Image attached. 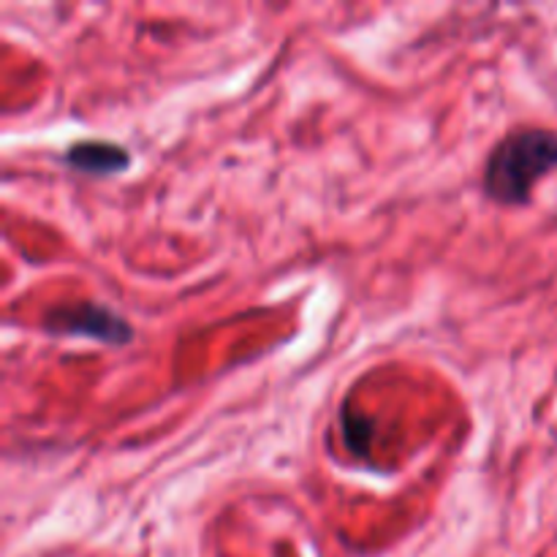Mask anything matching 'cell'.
<instances>
[{"label": "cell", "mask_w": 557, "mask_h": 557, "mask_svg": "<svg viewBox=\"0 0 557 557\" xmlns=\"http://www.w3.org/2000/svg\"><path fill=\"white\" fill-rule=\"evenodd\" d=\"M63 161L85 177H114L131 166V152L117 141L82 139L63 152Z\"/></svg>", "instance_id": "3"}, {"label": "cell", "mask_w": 557, "mask_h": 557, "mask_svg": "<svg viewBox=\"0 0 557 557\" xmlns=\"http://www.w3.org/2000/svg\"><path fill=\"white\" fill-rule=\"evenodd\" d=\"M373 438V424L362 417H346V444L357 455H368V444Z\"/></svg>", "instance_id": "4"}, {"label": "cell", "mask_w": 557, "mask_h": 557, "mask_svg": "<svg viewBox=\"0 0 557 557\" xmlns=\"http://www.w3.org/2000/svg\"><path fill=\"white\" fill-rule=\"evenodd\" d=\"M41 330L54 337H85L112 348H123L134 341V326L128 319L101 302L54 305L44 315Z\"/></svg>", "instance_id": "2"}, {"label": "cell", "mask_w": 557, "mask_h": 557, "mask_svg": "<svg viewBox=\"0 0 557 557\" xmlns=\"http://www.w3.org/2000/svg\"><path fill=\"white\" fill-rule=\"evenodd\" d=\"M557 169V131L522 125L500 136L482 169V190L490 201L522 207L533 188Z\"/></svg>", "instance_id": "1"}]
</instances>
